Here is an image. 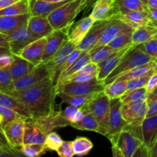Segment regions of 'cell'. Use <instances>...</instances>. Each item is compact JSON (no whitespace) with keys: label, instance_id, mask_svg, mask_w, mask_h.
Wrapping results in <instances>:
<instances>
[{"label":"cell","instance_id":"obj_1","mask_svg":"<svg viewBox=\"0 0 157 157\" xmlns=\"http://www.w3.org/2000/svg\"><path fill=\"white\" fill-rule=\"evenodd\" d=\"M21 101L34 119L47 116L55 111V97L58 96L56 85L52 78H45L25 90L4 92Z\"/></svg>","mask_w":157,"mask_h":157},{"label":"cell","instance_id":"obj_2","mask_svg":"<svg viewBox=\"0 0 157 157\" xmlns=\"http://www.w3.org/2000/svg\"><path fill=\"white\" fill-rule=\"evenodd\" d=\"M86 0H70L48 16L55 30L71 28L78 14L85 8Z\"/></svg>","mask_w":157,"mask_h":157},{"label":"cell","instance_id":"obj_3","mask_svg":"<svg viewBox=\"0 0 157 157\" xmlns=\"http://www.w3.org/2000/svg\"><path fill=\"white\" fill-rule=\"evenodd\" d=\"M110 99L103 91L96 93L91 99L80 107L84 113H90L94 116L101 125L104 136H108L109 113H110Z\"/></svg>","mask_w":157,"mask_h":157},{"label":"cell","instance_id":"obj_4","mask_svg":"<svg viewBox=\"0 0 157 157\" xmlns=\"http://www.w3.org/2000/svg\"><path fill=\"white\" fill-rule=\"evenodd\" d=\"M151 61H156L154 58L149 55L144 51L140 49L137 45H135L133 48L127 52L123 58L122 61L120 62L117 67L109 75V76L104 81V85L111 84L122 74ZM157 62V61H156Z\"/></svg>","mask_w":157,"mask_h":157},{"label":"cell","instance_id":"obj_5","mask_svg":"<svg viewBox=\"0 0 157 157\" xmlns=\"http://www.w3.org/2000/svg\"><path fill=\"white\" fill-rule=\"evenodd\" d=\"M108 139L112 144V153L115 157H133L136 149L143 144L140 139L126 130Z\"/></svg>","mask_w":157,"mask_h":157},{"label":"cell","instance_id":"obj_6","mask_svg":"<svg viewBox=\"0 0 157 157\" xmlns=\"http://www.w3.org/2000/svg\"><path fill=\"white\" fill-rule=\"evenodd\" d=\"M104 81L98 78L88 82H68L57 86V94L63 93L68 95H87L103 91Z\"/></svg>","mask_w":157,"mask_h":157},{"label":"cell","instance_id":"obj_7","mask_svg":"<svg viewBox=\"0 0 157 157\" xmlns=\"http://www.w3.org/2000/svg\"><path fill=\"white\" fill-rule=\"evenodd\" d=\"M147 103L132 102L123 104L122 115L128 125L141 127L143 121L147 117Z\"/></svg>","mask_w":157,"mask_h":157},{"label":"cell","instance_id":"obj_8","mask_svg":"<svg viewBox=\"0 0 157 157\" xmlns=\"http://www.w3.org/2000/svg\"><path fill=\"white\" fill-rule=\"evenodd\" d=\"M135 45L136 44H131L130 45L123 48L116 50L111 55H109L106 59L98 64V79L101 81H104L109 76V75L117 67V65L122 61L123 58L127 54V52L133 48Z\"/></svg>","mask_w":157,"mask_h":157},{"label":"cell","instance_id":"obj_9","mask_svg":"<svg viewBox=\"0 0 157 157\" xmlns=\"http://www.w3.org/2000/svg\"><path fill=\"white\" fill-rule=\"evenodd\" d=\"M123 103L121 98H115L110 100V113H109V138L113 135L121 133L126 126L127 122L124 119L122 115Z\"/></svg>","mask_w":157,"mask_h":157},{"label":"cell","instance_id":"obj_10","mask_svg":"<svg viewBox=\"0 0 157 157\" xmlns=\"http://www.w3.org/2000/svg\"><path fill=\"white\" fill-rule=\"evenodd\" d=\"M9 41L10 52L14 55H18L23 49L27 47L32 41H35L27 27L8 32V33H0Z\"/></svg>","mask_w":157,"mask_h":157},{"label":"cell","instance_id":"obj_11","mask_svg":"<svg viewBox=\"0 0 157 157\" xmlns=\"http://www.w3.org/2000/svg\"><path fill=\"white\" fill-rule=\"evenodd\" d=\"M51 77L50 71L45 63H41L35 66L33 70L23 78L14 81L15 90H21L28 88L37 83Z\"/></svg>","mask_w":157,"mask_h":157},{"label":"cell","instance_id":"obj_12","mask_svg":"<svg viewBox=\"0 0 157 157\" xmlns=\"http://www.w3.org/2000/svg\"><path fill=\"white\" fill-rule=\"evenodd\" d=\"M25 121L26 120H18L1 127V132L5 135L8 142L15 148L20 149L24 144Z\"/></svg>","mask_w":157,"mask_h":157},{"label":"cell","instance_id":"obj_13","mask_svg":"<svg viewBox=\"0 0 157 157\" xmlns=\"http://www.w3.org/2000/svg\"><path fill=\"white\" fill-rule=\"evenodd\" d=\"M77 48V45L69 41L68 39H66L63 42L60 48L58 49V52L50 58L45 63L48 67L51 73V78L52 79L55 76V73L58 71V69L61 67V66L65 62L66 60L68 58L71 54Z\"/></svg>","mask_w":157,"mask_h":157},{"label":"cell","instance_id":"obj_14","mask_svg":"<svg viewBox=\"0 0 157 157\" xmlns=\"http://www.w3.org/2000/svg\"><path fill=\"white\" fill-rule=\"evenodd\" d=\"M34 120L37 125L46 135L53 131L54 129L55 128L71 126L70 122L63 114L62 110H58V111L55 110L47 116L41 117Z\"/></svg>","mask_w":157,"mask_h":157},{"label":"cell","instance_id":"obj_15","mask_svg":"<svg viewBox=\"0 0 157 157\" xmlns=\"http://www.w3.org/2000/svg\"><path fill=\"white\" fill-rule=\"evenodd\" d=\"M117 14L116 0H98L92 8L90 16L96 22H98L112 19Z\"/></svg>","mask_w":157,"mask_h":157},{"label":"cell","instance_id":"obj_16","mask_svg":"<svg viewBox=\"0 0 157 157\" xmlns=\"http://www.w3.org/2000/svg\"><path fill=\"white\" fill-rule=\"evenodd\" d=\"M69 29L70 28L54 30L48 36H47V42L42 57L43 63L48 61L58 52L63 42L67 38Z\"/></svg>","mask_w":157,"mask_h":157},{"label":"cell","instance_id":"obj_17","mask_svg":"<svg viewBox=\"0 0 157 157\" xmlns=\"http://www.w3.org/2000/svg\"><path fill=\"white\" fill-rule=\"evenodd\" d=\"M27 29L35 40L48 36L55 30L48 18L32 15L29 18Z\"/></svg>","mask_w":157,"mask_h":157},{"label":"cell","instance_id":"obj_18","mask_svg":"<svg viewBox=\"0 0 157 157\" xmlns=\"http://www.w3.org/2000/svg\"><path fill=\"white\" fill-rule=\"evenodd\" d=\"M95 22L96 21L90 16V15L82 18L71 26L67 34V39L78 46V44L88 33Z\"/></svg>","mask_w":157,"mask_h":157},{"label":"cell","instance_id":"obj_19","mask_svg":"<svg viewBox=\"0 0 157 157\" xmlns=\"http://www.w3.org/2000/svg\"><path fill=\"white\" fill-rule=\"evenodd\" d=\"M47 37L35 40L25 48L18 55L28 60L34 65L37 66L42 63V57L45 48Z\"/></svg>","mask_w":157,"mask_h":157},{"label":"cell","instance_id":"obj_20","mask_svg":"<svg viewBox=\"0 0 157 157\" xmlns=\"http://www.w3.org/2000/svg\"><path fill=\"white\" fill-rule=\"evenodd\" d=\"M130 26L126 24L124 21L121 20L120 18H112L110 22L109 23L103 31L102 34L100 36L98 42L94 46H101V45H107L110 41H113L119 34L127 29H130Z\"/></svg>","mask_w":157,"mask_h":157},{"label":"cell","instance_id":"obj_21","mask_svg":"<svg viewBox=\"0 0 157 157\" xmlns=\"http://www.w3.org/2000/svg\"><path fill=\"white\" fill-rule=\"evenodd\" d=\"M30 13L20 15H0V33H8L28 26Z\"/></svg>","mask_w":157,"mask_h":157},{"label":"cell","instance_id":"obj_22","mask_svg":"<svg viewBox=\"0 0 157 157\" xmlns=\"http://www.w3.org/2000/svg\"><path fill=\"white\" fill-rule=\"evenodd\" d=\"M141 132L143 144L150 151V156L151 150L157 139V115L147 117L144 119L141 125Z\"/></svg>","mask_w":157,"mask_h":157},{"label":"cell","instance_id":"obj_23","mask_svg":"<svg viewBox=\"0 0 157 157\" xmlns=\"http://www.w3.org/2000/svg\"><path fill=\"white\" fill-rule=\"evenodd\" d=\"M110 21L111 19L98 21L97 22V24L94 25L88 33L84 37V39L78 44L77 48L81 51H90V49L93 48L98 42L103 31L105 29V28L110 22Z\"/></svg>","mask_w":157,"mask_h":157},{"label":"cell","instance_id":"obj_24","mask_svg":"<svg viewBox=\"0 0 157 157\" xmlns=\"http://www.w3.org/2000/svg\"><path fill=\"white\" fill-rule=\"evenodd\" d=\"M47 135L41 130L35 123L34 118H27L25 124L24 144H44Z\"/></svg>","mask_w":157,"mask_h":157},{"label":"cell","instance_id":"obj_25","mask_svg":"<svg viewBox=\"0 0 157 157\" xmlns=\"http://www.w3.org/2000/svg\"><path fill=\"white\" fill-rule=\"evenodd\" d=\"M116 17L122 20L133 29H136L140 26L149 25L150 21L149 10L131 11V12H126V13L118 14Z\"/></svg>","mask_w":157,"mask_h":157},{"label":"cell","instance_id":"obj_26","mask_svg":"<svg viewBox=\"0 0 157 157\" xmlns=\"http://www.w3.org/2000/svg\"><path fill=\"white\" fill-rule=\"evenodd\" d=\"M68 1L70 0H66L60 2H50L44 0H29L30 14L32 16L48 18V16L57 8L60 7Z\"/></svg>","mask_w":157,"mask_h":157},{"label":"cell","instance_id":"obj_27","mask_svg":"<svg viewBox=\"0 0 157 157\" xmlns=\"http://www.w3.org/2000/svg\"><path fill=\"white\" fill-rule=\"evenodd\" d=\"M156 72H157V62L156 61H151V62L134 67V68L122 74L117 78L116 81H129V80L133 79V78L152 76Z\"/></svg>","mask_w":157,"mask_h":157},{"label":"cell","instance_id":"obj_28","mask_svg":"<svg viewBox=\"0 0 157 157\" xmlns=\"http://www.w3.org/2000/svg\"><path fill=\"white\" fill-rule=\"evenodd\" d=\"M13 61L10 66V72L14 81L23 78L30 73L35 65L18 55L12 54Z\"/></svg>","mask_w":157,"mask_h":157},{"label":"cell","instance_id":"obj_29","mask_svg":"<svg viewBox=\"0 0 157 157\" xmlns=\"http://www.w3.org/2000/svg\"><path fill=\"white\" fill-rule=\"evenodd\" d=\"M0 105L9 107L26 118L32 117V114L29 112V109L21 101L8 94L1 91H0Z\"/></svg>","mask_w":157,"mask_h":157},{"label":"cell","instance_id":"obj_30","mask_svg":"<svg viewBox=\"0 0 157 157\" xmlns=\"http://www.w3.org/2000/svg\"><path fill=\"white\" fill-rule=\"evenodd\" d=\"M90 61V53H89V51H83L82 53L81 54L79 57L75 60V62L64 72V73L61 74L59 76L58 79V82H57V85L58 84L63 81L64 80H65L66 78H67L68 77L71 76L74 74L77 73L79 70H81L86 64H87L88 62ZM56 85V87H57Z\"/></svg>","mask_w":157,"mask_h":157},{"label":"cell","instance_id":"obj_31","mask_svg":"<svg viewBox=\"0 0 157 157\" xmlns=\"http://www.w3.org/2000/svg\"><path fill=\"white\" fill-rule=\"evenodd\" d=\"M71 127L80 130H90V131H94L100 134L104 135V131L98 121H97L94 116L90 113H84V117L81 121L72 124Z\"/></svg>","mask_w":157,"mask_h":157},{"label":"cell","instance_id":"obj_32","mask_svg":"<svg viewBox=\"0 0 157 157\" xmlns=\"http://www.w3.org/2000/svg\"><path fill=\"white\" fill-rule=\"evenodd\" d=\"M157 35V28L150 25L140 26L133 30V44L138 45L147 42Z\"/></svg>","mask_w":157,"mask_h":157},{"label":"cell","instance_id":"obj_33","mask_svg":"<svg viewBox=\"0 0 157 157\" xmlns=\"http://www.w3.org/2000/svg\"><path fill=\"white\" fill-rule=\"evenodd\" d=\"M116 2L118 14L126 13L131 11L149 10L146 0H116Z\"/></svg>","mask_w":157,"mask_h":157},{"label":"cell","instance_id":"obj_34","mask_svg":"<svg viewBox=\"0 0 157 157\" xmlns=\"http://www.w3.org/2000/svg\"><path fill=\"white\" fill-rule=\"evenodd\" d=\"M127 81H115L104 86V92L111 99L121 98L127 92Z\"/></svg>","mask_w":157,"mask_h":157},{"label":"cell","instance_id":"obj_35","mask_svg":"<svg viewBox=\"0 0 157 157\" xmlns=\"http://www.w3.org/2000/svg\"><path fill=\"white\" fill-rule=\"evenodd\" d=\"M134 29L130 28L124 31L117 35L112 41L108 44L110 47L115 50L121 49L123 48L133 44V32Z\"/></svg>","mask_w":157,"mask_h":157},{"label":"cell","instance_id":"obj_36","mask_svg":"<svg viewBox=\"0 0 157 157\" xmlns=\"http://www.w3.org/2000/svg\"><path fill=\"white\" fill-rule=\"evenodd\" d=\"M148 99V91L146 87L127 91L121 98L123 104L132 102H147Z\"/></svg>","mask_w":157,"mask_h":157},{"label":"cell","instance_id":"obj_37","mask_svg":"<svg viewBox=\"0 0 157 157\" xmlns=\"http://www.w3.org/2000/svg\"><path fill=\"white\" fill-rule=\"evenodd\" d=\"M30 13L29 0H20L18 2L0 9V15H20Z\"/></svg>","mask_w":157,"mask_h":157},{"label":"cell","instance_id":"obj_38","mask_svg":"<svg viewBox=\"0 0 157 157\" xmlns=\"http://www.w3.org/2000/svg\"><path fill=\"white\" fill-rule=\"evenodd\" d=\"M115 51H116L115 49L112 48L108 44L107 45L94 46L93 48L89 51L90 61L96 63V64H99L104 59H106L109 55H111L113 52H114Z\"/></svg>","mask_w":157,"mask_h":157},{"label":"cell","instance_id":"obj_39","mask_svg":"<svg viewBox=\"0 0 157 157\" xmlns=\"http://www.w3.org/2000/svg\"><path fill=\"white\" fill-rule=\"evenodd\" d=\"M72 148L76 156H85L90 153L94 145L91 141L86 137H78L75 140L71 141Z\"/></svg>","mask_w":157,"mask_h":157},{"label":"cell","instance_id":"obj_40","mask_svg":"<svg viewBox=\"0 0 157 157\" xmlns=\"http://www.w3.org/2000/svg\"><path fill=\"white\" fill-rule=\"evenodd\" d=\"M95 94L87 95H68L66 94L59 93L58 94V96L61 100L62 103H66L69 105L75 106V107L80 108L89 100L91 99Z\"/></svg>","mask_w":157,"mask_h":157},{"label":"cell","instance_id":"obj_41","mask_svg":"<svg viewBox=\"0 0 157 157\" xmlns=\"http://www.w3.org/2000/svg\"><path fill=\"white\" fill-rule=\"evenodd\" d=\"M27 118L19 114L15 110L5 106L0 105V126L3 127L9 123L18 120H26Z\"/></svg>","mask_w":157,"mask_h":157},{"label":"cell","instance_id":"obj_42","mask_svg":"<svg viewBox=\"0 0 157 157\" xmlns=\"http://www.w3.org/2000/svg\"><path fill=\"white\" fill-rule=\"evenodd\" d=\"M46 150L45 144H23L20 148L23 156L27 157H38L44 153Z\"/></svg>","mask_w":157,"mask_h":157},{"label":"cell","instance_id":"obj_43","mask_svg":"<svg viewBox=\"0 0 157 157\" xmlns=\"http://www.w3.org/2000/svg\"><path fill=\"white\" fill-rule=\"evenodd\" d=\"M12 90H15V87L10 67L0 68V91L6 92Z\"/></svg>","mask_w":157,"mask_h":157},{"label":"cell","instance_id":"obj_44","mask_svg":"<svg viewBox=\"0 0 157 157\" xmlns=\"http://www.w3.org/2000/svg\"><path fill=\"white\" fill-rule=\"evenodd\" d=\"M22 155L20 151V149L12 147L6 136L1 132V144H0V156H19Z\"/></svg>","mask_w":157,"mask_h":157},{"label":"cell","instance_id":"obj_45","mask_svg":"<svg viewBox=\"0 0 157 157\" xmlns=\"http://www.w3.org/2000/svg\"><path fill=\"white\" fill-rule=\"evenodd\" d=\"M82 52L83 51L80 50V49H78V48H76L73 52H72L70 56L68 57V58H67V59L65 61V62H64V64L61 66V67L58 69V71L55 73V76H54L53 78H52V81H53L54 84H55V85H57L58 79V78H59L60 75H61L62 73H64V72L65 71L67 70V69L68 68V67H70V66L74 62H75V60H76L77 58L80 56V55H81V54L82 53Z\"/></svg>","mask_w":157,"mask_h":157},{"label":"cell","instance_id":"obj_46","mask_svg":"<svg viewBox=\"0 0 157 157\" xmlns=\"http://www.w3.org/2000/svg\"><path fill=\"white\" fill-rule=\"evenodd\" d=\"M137 47L149 55L154 58L157 61V35L147 42L138 44Z\"/></svg>","mask_w":157,"mask_h":157},{"label":"cell","instance_id":"obj_47","mask_svg":"<svg viewBox=\"0 0 157 157\" xmlns=\"http://www.w3.org/2000/svg\"><path fill=\"white\" fill-rule=\"evenodd\" d=\"M63 140L61 136L55 132L52 131L47 135L45 141V147L47 150L57 151L58 147L62 144Z\"/></svg>","mask_w":157,"mask_h":157},{"label":"cell","instance_id":"obj_48","mask_svg":"<svg viewBox=\"0 0 157 157\" xmlns=\"http://www.w3.org/2000/svg\"><path fill=\"white\" fill-rule=\"evenodd\" d=\"M150 77L151 76L133 78V79L127 81V92L130 91V90H136V89H138V88H141V87H146Z\"/></svg>","mask_w":157,"mask_h":157},{"label":"cell","instance_id":"obj_49","mask_svg":"<svg viewBox=\"0 0 157 157\" xmlns=\"http://www.w3.org/2000/svg\"><path fill=\"white\" fill-rule=\"evenodd\" d=\"M56 152L61 157H72L75 156L71 141H63Z\"/></svg>","mask_w":157,"mask_h":157},{"label":"cell","instance_id":"obj_50","mask_svg":"<svg viewBox=\"0 0 157 157\" xmlns=\"http://www.w3.org/2000/svg\"><path fill=\"white\" fill-rule=\"evenodd\" d=\"M78 74H87V75H91L94 76L98 77V64L90 61L87 64H86L81 70L77 72ZM76 74V73H75Z\"/></svg>","mask_w":157,"mask_h":157},{"label":"cell","instance_id":"obj_51","mask_svg":"<svg viewBox=\"0 0 157 157\" xmlns=\"http://www.w3.org/2000/svg\"><path fill=\"white\" fill-rule=\"evenodd\" d=\"M78 110H79L78 107L72 105H69L68 107H66L65 110H63V114L64 115L66 119L70 122L71 124L74 122V119H75V115H76Z\"/></svg>","mask_w":157,"mask_h":157},{"label":"cell","instance_id":"obj_52","mask_svg":"<svg viewBox=\"0 0 157 157\" xmlns=\"http://www.w3.org/2000/svg\"><path fill=\"white\" fill-rule=\"evenodd\" d=\"M13 61L12 53H1L0 56V68L10 67Z\"/></svg>","mask_w":157,"mask_h":157},{"label":"cell","instance_id":"obj_53","mask_svg":"<svg viewBox=\"0 0 157 157\" xmlns=\"http://www.w3.org/2000/svg\"><path fill=\"white\" fill-rule=\"evenodd\" d=\"M150 157V151L147 149V147L144 145V144H141L139 147L136 150V151L133 153V157Z\"/></svg>","mask_w":157,"mask_h":157},{"label":"cell","instance_id":"obj_54","mask_svg":"<svg viewBox=\"0 0 157 157\" xmlns=\"http://www.w3.org/2000/svg\"><path fill=\"white\" fill-rule=\"evenodd\" d=\"M147 117H152L157 115V101H147Z\"/></svg>","mask_w":157,"mask_h":157},{"label":"cell","instance_id":"obj_55","mask_svg":"<svg viewBox=\"0 0 157 157\" xmlns=\"http://www.w3.org/2000/svg\"><path fill=\"white\" fill-rule=\"evenodd\" d=\"M157 87V72L153 74L149 79L148 82H147L146 88H147L148 93L151 92L152 90H154Z\"/></svg>","mask_w":157,"mask_h":157},{"label":"cell","instance_id":"obj_56","mask_svg":"<svg viewBox=\"0 0 157 157\" xmlns=\"http://www.w3.org/2000/svg\"><path fill=\"white\" fill-rule=\"evenodd\" d=\"M149 12L150 16V21L149 25L157 28V9H150Z\"/></svg>","mask_w":157,"mask_h":157},{"label":"cell","instance_id":"obj_57","mask_svg":"<svg viewBox=\"0 0 157 157\" xmlns=\"http://www.w3.org/2000/svg\"><path fill=\"white\" fill-rule=\"evenodd\" d=\"M20 0H0V9H3L6 7L12 6L18 2Z\"/></svg>","mask_w":157,"mask_h":157},{"label":"cell","instance_id":"obj_58","mask_svg":"<svg viewBox=\"0 0 157 157\" xmlns=\"http://www.w3.org/2000/svg\"><path fill=\"white\" fill-rule=\"evenodd\" d=\"M98 0H86V5L85 8L84 9V15H85L87 12H89L90 9H92L94 6V5L96 3V2Z\"/></svg>","mask_w":157,"mask_h":157},{"label":"cell","instance_id":"obj_59","mask_svg":"<svg viewBox=\"0 0 157 157\" xmlns=\"http://www.w3.org/2000/svg\"><path fill=\"white\" fill-rule=\"evenodd\" d=\"M157 101V87L154 90H152L151 92L148 93V99H147V101Z\"/></svg>","mask_w":157,"mask_h":157},{"label":"cell","instance_id":"obj_60","mask_svg":"<svg viewBox=\"0 0 157 157\" xmlns=\"http://www.w3.org/2000/svg\"><path fill=\"white\" fill-rule=\"evenodd\" d=\"M147 6L150 9H157V0H146Z\"/></svg>","mask_w":157,"mask_h":157},{"label":"cell","instance_id":"obj_61","mask_svg":"<svg viewBox=\"0 0 157 157\" xmlns=\"http://www.w3.org/2000/svg\"><path fill=\"white\" fill-rule=\"evenodd\" d=\"M150 157H157V139L150 153Z\"/></svg>","mask_w":157,"mask_h":157},{"label":"cell","instance_id":"obj_62","mask_svg":"<svg viewBox=\"0 0 157 157\" xmlns=\"http://www.w3.org/2000/svg\"><path fill=\"white\" fill-rule=\"evenodd\" d=\"M44 1L50 2H64L66 0H44Z\"/></svg>","mask_w":157,"mask_h":157}]
</instances>
